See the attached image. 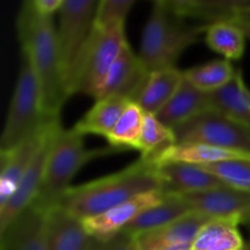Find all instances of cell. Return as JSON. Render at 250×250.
Here are the masks:
<instances>
[{
    "label": "cell",
    "instance_id": "1",
    "mask_svg": "<svg viewBox=\"0 0 250 250\" xmlns=\"http://www.w3.org/2000/svg\"><path fill=\"white\" fill-rule=\"evenodd\" d=\"M16 27L23 59L28 61L38 82L44 112L49 117H60L70 95L61 70L53 17L39 15L28 0L20 9Z\"/></svg>",
    "mask_w": 250,
    "mask_h": 250
},
{
    "label": "cell",
    "instance_id": "2",
    "mask_svg": "<svg viewBox=\"0 0 250 250\" xmlns=\"http://www.w3.org/2000/svg\"><path fill=\"white\" fill-rule=\"evenodd\" d=\"M154 190L163 192L158 165L148 159L139 158L111 175L72 186L59 204L84 220Z\"/></svg>",
    "mask_w": 250,
    "mask_h": 250
},
{
    "label": "cell",
    "instance_id": "3",
    "mask_svg": "<svg viewBox=\"0 0 250 250\" xmlns=\"http://www.w3.org/2000/svg\"><path fill=\"white\" fill-rule=\"evenodd\" d=\"M207 27L188 24L185 19L173 14L164 0L154 1L138 54L146 72L176 67L183 51L200 41Z\"/></svg>",
    "mask_w": 250,
    "mask_h": 250
},
{
    "label": "cell",
    "instance_id": "4",
    "mask_svg": "<svg viewBox=\"0 0 250 250\" xmlns=\"http://www.w3.org/2000/svg\"><path fill=\"white\" fill-rule=\"evenodd\" d=\"M120 151L110 146L103 149H85L82 133L73 127L70 129L61 127L51 144L43 183L34 202L44 210L55 207L72 187L73 177L85 164Z\"/></svg>",
    "mask_w": 250,
    "mask_h": 250
},
{
    "label": "cell",
    "instance_id": "5",
    "mask_svg": "<svg viewBox=\"0 0 250 250\" xmlns=\"http://www.w3.org/2000/svg\"><path fill=\"white\" fill-rule=\"evenodd\" d=\"M127 43L125 26L99 27L94 23L92 34L71 73L68 95L81 93L97 100L112 63Z\"/></svg>",
    "mask_w": 250,
    "mask_h": 250
},
{
    "label": "cell",
    "instance_id": "6",
    "mask_svg": "<svg viewBox=\"0 0 250 250\" xmlns=\"http://www.w3.org/2000/svg\"><path fill=\"white\" fill-rule=\"evenodd\" d=\"M54 119L60 117H49L45 115L36 76L28 61L23 59L2 129L0 151L16 148L39 133Z\"/></svg>",
    "mask_w": 250,
    "mask_h": 250
},
{
    "label": "cell",
    "instance_id": "7",
    "mask_svg": "<svg viewBox=\"0 0 250 250\" xmlns=\"http://www.w3.org/2000/svg\"><path fill=\"white\" fill-rule=\"evenodd\" d=\"M176 144H205L250 156V131L216 109L208 110L172 129Z\"/></svg>",
    "mask_w": 250,
    "mask_h": 250
},
{
    "label": "cell",
    "instance_id": "8",
    "mask_svg": "<svg viewBox=\"0 0 250 250\" xmlns=\"http://www.w3.org/2000/svg\"><path fill=\"white\" fill-rule=\"evenodd\" d=\"M97 6V0H63L59 11L56 42L66 89L73 67L94 28Z\"/></svg>",
    "mask_w": 250,
    "mask_h": 250
},
{
    "label": "cell",
    "instance_id": "9",
    "mask_svg": "<svg viewBox=\"0 0 250 250\" xmlns=\"http://www.w3.org/2000/svg\"><path fill=\"white\" fill-rule=\"evenodd\" d=\"M61 127L62 126H61L60 122H58L50 129L46 138L42 143L41 148L34 155L26 173L22 177L16 192L2 207H0V232L4 231L19 216V214H21L28 205H31L36 200L42 183H43L44 172H45L46 161H48L49 153H50L51 144H53L54 138H55L56 133Z\"/></svg>",
    "mask_w": 250,
    "mask_h": 250
},
{
    "label": "cell",
    "instance_id": "10",
    "mask_svg": "<svg viewBox=\"0 0 250 250\" xmlns=\"http://www.w3.org/2000/svg\"><path fill=\"white\" fill-rule=\"evenodd\" d=\"M194 211L211 219H224L246 225L250 221V192L224 186L204 192L180 194Z\"/></svg>",
    "mask_w": 250,
    "mask_h": 250
},
{
    "label": "cell",
    "instance_id": "11",
    "mask_svg": "<svg viewBox=\"0 0 250 250\" xmlns=\"http://www.w3.org/2000/svg\"><path fill=\"white\" fill-rule=\"evenodd\" d=\"M165 197L161 190L144 193L126 203L117 205L97 216L83 220L88 233L93 238L106 239L124 231L142 212L159 204Z\"/></svg>",
    "mask_w": 250,
    "mask_h": 250
},
{
    "label": "cell",
    "instance_id": "12",
    "mask_svg": "<svg viewBox=\"0 0 250 250\" xmlns=\"http://www.w3.org/2000/svg\"><path fill=\"white\" fill-rule=\"evenodd\" d=\"M148 76L149 73L144 68L138 54L134 53L127 43L112 63L100 90L99 98L112 95L134 103L141 94Z\"/></svg>",
    "mask_w": 250,
    "mask_h": 250
},
{
    "label": "cell",
    "instance_id": "13",
    "mask_svg": "<svg viewBox=\"0 0 250 250\" xmlns=\"http://www.w3.org/2000/svg\"><path fill=\"white\" fill-rule=\"evenodd\" d=\"M211 217L193 211L166 226L133 236L136 250H166L175 247L192 246L200 229Z\"/></svg>",
    "mask_w": 250,
    "mask_h": 250
},
{
    "label": "cell",
    "instance_id": "14",
    "mask_svg": "<svg viewBox=\"0 0 250 250\" xmlns=\"http://www.w3.org/2000/svg\"><path fill=\"white\" fill-rule=\"evenodd\" d=\"M58 122H60V119L51 120L39 133L27 139L16 148L9 151H0V207H2L16 192L34 155L50 129Z\"/></svg>",
    "mask_w": 250,
    "mask_h": 250
},
{
    "label": "cell",
    "instance_id": "15",
    "mask_svg": "<svg viewBox=\"0 0 250 250\" xmlns=\"http://www.w3.org/2000/svg\"><path fill=\"white\" fill-rule=\"evenodd\" d=\"M44 236L48 250H87L93 239L83 220L60 204L45 211Z\"/></svg>",
    "mask_w": 250,
    "mask_h": 250
},
{
    "label": "cell",
    "instance_id": "16",
    "mask_svg": "<svg viewBox=\"0 0 250 250\" xmlns=\"http://www.w3.org/2000/svg\"><path fill=\"white\" fill-rule=\"evenodd\" d=\"M45 211L36 202L0 232V250H48L44 236Z\"/></svg>",
    "mask_w": 250,
    "mask_h": 250
},
{
    "label": "cell",
    "instance_id": "17",
    "mask_svg": "<svg viewBox=\"0 0 250 250\" xmlns=\"http://www.w3.org/2000/svg\"><path fill=\"white\" fill-rule=\"evenodd\" d=\"M156 165L165 194H189L225 186L198 165L186 163H163Z\"/></svg>",
    "mask_w": 250,
    "mask_h": 250
},
{
    "label": "cell",
    "instance_id": "18",
    "mask_svg": "<svg viewBox=\"0 0 250 250\" xmlns=\"http://www.w3.org/2000/svg\"><path fill=\"white\" fill-rule=\"evenodd\" d=\"M211 109H214L211 94L198 89L183 76L177 92L155 116L165 126L173 129L197 115Z\"/></svg>",
    "mask_w": 250,
    "mask_h": 250
},
{
    "label": "cell",
    "instance_id": "19",
    "mask_svg": "<svg viewBox=\"0 0 250 250\" xmlns=\"http://www.w3.org/2000/svg\"><path fill=\"white\" fill-rule=\"evenodd\" d=\"M168 9L178 17L199 19L207 26L216 22H236L250 11V1H202V0H164Z\"/></svg>",
    "mask_w": 250,
    "mask_h": 250
},
{
    "label": "cell",
    "instance_id": "20",
    "mask_svg": "<svg viewBox=\"0 0 250 250\" xmlns=\"http://www.w3.org/2000/svg\"><path fill=\"white\" fill-rule=\"evenodd\" d=\"M182 81L183 71L176 67L150 72L141 94L134 103L146 114L158 115L175 95Z\"/></svg>",
    "mask_w": 250,
    "mask_h": 250
},
{
    "label": "cell",
    "instance_id": "21",
    "mask_svg": "<svg viewBox=\"0 0 250 250\" xmlns=\"http://www.w3.org/2000/svg\"><path fill=\"white\" fill-rule=\"evenodd\" d=\"M192 209L187 200L180 194H165L164 199L159 204L149 208L142 212L131 225L122 232L136 236L143 232L151 231L159 227L166 226L186 215L190 214Z\"/></svg>",
    "mask_w": 250,
    "mask_h": 250
},
{
    "label": "cell",
    "instance_id": "22",
    "mask_svg": "<svg viewBox=\"0 0 250 250\" xmlns=\"http://www.w3.org/2000/svg\"><path fill=\"white\" fill-rule=\"evenodd\" d=\"M129 100L121 97H102L95 100L89 111L83 115L73 128L83 136L97 134L106 138L129 105Z\"/></svg>",
    "mask_w": 250,
    "mask_h": 250
},
{
    "label": "cell",
    "instance_id": "23",
    "mask_svg": "<svg viewBox=\"0 0 250 250\" xmlns=\"http://www.w3.org/2000/svg\"><path fill=\"white\" fill-rule=\"evenodd\" d=\"M210 94L214 109L233 117L250 131V89L239 68L229 83Z\"/></svg>",
    "mask_w": 250,
    "mask_h": 250
},
{
    "label": "cell",
    "instance_id": "24",
    "mask_svg": "<svg viewBox=\"0 0 250 250\" xmlns=\"http://www.w3.org/2000/svg\"><path fill=\"white\" fill-rule=\"evenodd\" d=\"M238 226L229 220L212 219L200 229L192 250H247Z\"/></svg>",
    "mask_w": 250,
    "mask_h": 250
},
{
    "label": "cell",
    "instance_id": "25",
    "mask_svg": "<svg viewBox=\"0 0 250 250\" xmlns=\"http://www.w3.org/2000/svg\"><path fill=\"white\" fill-rule=\"evenodd\" d=\"M231 159H250V156L205 144H175L164 151L155 164L186 163L203 166Z\"/></svg>",
    "mask_w": 250,
    "mask_h": 250
},
{
    "label": "cell",
    "instance_id": "26",
    "mask_svg": "<svg viewBox=\"0 0 250 250\" xmlns=\"http://www.w3.org/2000/svg\"><path fill=\"white\" fill-rule=\"evenodd\" d=\"M204 36L208 46L229 61L241 59L246 50V34L233 22L209 24Z\"/></svg>",
    "mask_w": 250,
    "mask_h": 250
},
{
    "label": "cell",
    "instance_id": "27",
    "mask_svg": "<svg viewBox=\"0 0 250 250\" xmlns=\"http://www.w3.org/2000/svg\"><path fill=\"white\" fill-rule=\"evenodd\" d=\"M175 144L176 139L172 129L165 126L155 115H144L141 137L137 146V150L141 153V158L155 163L164 151Z\"/></svg>",
    "mask_w": 250,
    "mask_h": 250
},
{
    "label": "cell",
    "instance_id": "28",
    "mask_svg": "<svg viewBox=\"0 0 250 250\" xmlns=\"http://www.w3.org/2000/svg\"><path fill=\"white\" fill-rule=\"evenodd\" d=\"M236 71L237 68L233 67L231 61L221 59L188 68L183 71V76L198 89L207 93H214L229 83Z\"/></svg>",
    "mask_w": 250,
    "mask_h": 250
},
{
    "label": "cell",
    "instance_id": "29",
    "mask_svg": "<svg viewBox=\"0 0 250 250\" xmlns=\"http://www.w3.org/2000/svg\"><path fill=\"white\" fill-rule=\"evenodd\" d=\"M144 115L146 112L136 103H129L112 131L105 138L109 146L121 151L126 150V149H136L137 150L142 126H143Z\"/></svg>",
    "mask_w": 250,
    "mask_h": 250
},
{
    "label": "cell",
    "instance_id": "30",
    "mask_svg": "<svg viewBox=\"0 0 250 250\" xmlns=\"http://www.w3.org/2000/svg\"><path fill=\"white\" fill-rule=\"evenodd\" d=\"M226 187L250 192V159H231L200 166Z\"/></svg>",
    "mask_w": 250,
    "mask_h": 250
},
{
    "label": "cell",
    "instance_id": "31",
    "mask_svg": "<svg viewBox=\"0 0 250 250\" xmlns=\"http://www.w3.org/2000/svg\"><path fill=\"white\" fill-rule=\"evenodd\" d=\"M134 4V0H100L95 11V26H125L127 16Z\"/></svg>",
    "mask_w": 250,
    "mask_h": 250
},
{
    "label": "cell",
    "instance_id": "32",
    "mask_svg": "<svg viewBox=\"0 0 250 250\" xmlns=\"http://www.w3.org/2000/svg\"><path fill=\"white\" fill-rule=\"evenodd\" d=\"M87 250H136L133 236L126 232H120L106 239L93 238Z\"/></svg>",
    "mask_w": 250,
    "mask_h": 250
},
{
    "label": "cell",
    "instance_id": "33",
    "mask_svg": "<svg viewBox=\"0 0 250 250\" xmlns=\"http://www.w3.org/2000/svg\"><path fill=\"white\" fill-rule=\"evenodd\" d=\"M32 6L42 16L53 17L55 12L60 11L63 0H31Z\"/></svg>",
    "mask_w": 250,
    "mask_h": 250
},
{
    "label": "cell",
    "instance_id": "34",
    "mask_svg": "<svg viewBox=\"0 0 250 250\" xmlns=\"http://www.w3.org/2000/svg\"><path fill=\"white\" fill-rule=\"evenodd\" d=\"M234 23H237L239 27H241L243 33L246 34V38L250 41V11L247 12V14H244L243 16L239 17Z\"/></svg>",
    "mask_w": 250,
    "mask_h": 250
},
{
    "label": "cell",
    "instance_id": "35",
    "mask_svg": "<svg viewBox=\"0 0 250 250\" xmlns=\"http://www.w3.org/2000/svg\"><path fill=\"white\" fill-rule=\"evenodd\" d=\"M166 250H192V246H182V247H175V248H170Z\"/></svg>",
    "mask_w": 250,
    "mask_h": 250
},
{
    "label": "cell",
    "instance_id": "36",
    "mask_svg": "<svg viewBox=\"0 0 250 250\" xmlns=\"http://www.w3.org/2000/svg\"><path fill=\"white\" fill-rule=\"evenodd\" d=\"M244 226L247 227V229H248V233H249V242L247 243V250H250V221L248 222V224H246Z\"/></svg>",
    "mask_w": 250,
    "mask_h": 250
}]
</instances>
